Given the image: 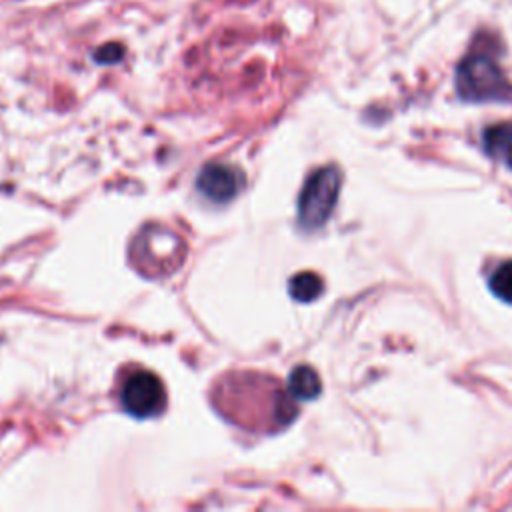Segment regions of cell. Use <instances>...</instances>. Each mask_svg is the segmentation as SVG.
Segmentation results:
<instances>
[{"label":"cell","instance_id":"cell-1","mask_svg":"<svg viewBox=\"0 0 512 512\" xmlns=\"http://www.w3.org/2000/svg\"><path fill=\"white\" fill-rule=\"evenodd\" d=\"M456 90L468 102L510 100L512 86L494 58L470 54L456 68Z\"/></svg>","mask_w":512,"mask_h":512},{"label":"cell","instance_id":"cell-2","mask_svg":"<svg viewBox=\"0 0 512 512\" xmlns=\"http://www.w3.org/2000/svg\"><path fill=\"white\" fill-rule=\"evenodd\" d=\"M340 182V172L334 166L318 168L308 176L298 198V224L304 230H316L330 218L338 200Z\"/></svg>","mask_w":512,"mask_h":512},{"label":"cell","instance_id":"cell-3","mask_svg":"<svg viewBox=\"0 0 512 512\" xmlns=\"http://www.w3.org/2000/svg\"><path fill=\"white\" fill-rule=\"evenodd\" d=\"M120 402L128 414L136 418H150L164 410L166 390L154 372L136 370L124 380Z\"/></svg>","mask_w":512,"mask_h":512},{"label":"cell","instance_id":"cell-4","mask_svg":"<svg viewBox=\"0 0 512 512\" xmlns=\"http://www.w3.org/2000/svg\"><path fill=\"white\" fill-rule=\"evenodd\" d=\"M196 186L204 198L222 204L244 188V174L236 166L212 162L200 170Z\"/></svg>","mask_w":512,"mask_h":512},{"label":"cell","instance_id":"cell-5","mask_svg":"<svg viewBox=\"0 0 512 512\" xmlns=\"http://www.w3.org/2000/svg\"><path fill=\"white\" fill-rule=\"evenodd\" d=\"M484 150L512 168V122H500L484 132Z\"/></svg>","mask_w":512,"mask_h":512},{"label":"cell","instance_id":"cell-6","mask_svg":"<svg viewBox=\"0 0 512 512\" xmlns=\"http://www.w3.org/2000/svg\"><path fill=\"white\" fill-rule=\"evenodd\" d=\"M322 390L320 378L310 366H296L288 378V392L296 400H314Z\"/></svg>","mask_w":512,"mask_h":512},{"label":"cell","instance_id":"cell-7","mask_svg":"<svg viewBox=\"0 0 512 512\" xmlns=\"http://www.w3.org/2000/svg\"><path fill=\"white\" fill-rule=\"evenodd\" d=\"M322 278L314 272H300L290 278V296L298 302H312L322 294Z\"/></svg>","mask_w":512,"mask_h":512},{"label":"cell","instance_id":"cell-8","mask_svg":"<svg viewBox=\"0 0 512 512\" xmlns=\"http://www.w3.org/2000/svg\"><path fill=\"white\" fill-rule=\"evenodd\" d=\"M490 290L504 302L512 304V260L502 262L492 274H490Z\"/></svg>","mask_w":512,"mask_h":512},{"label":"cell","instance_id":"cell-9","mask_svg":"<svg viewBox=\"0 0 512 512\" xmlns=\"http://www.w3.org/2000/svg\"><path fill=\"white\" fill-rule=\"evenodd\" d=\"M124 56V46L120 42H108L94 50V60L98 64H116Z\"/></svg>","mask_w":512,"mask_h":512}]
</instances>
